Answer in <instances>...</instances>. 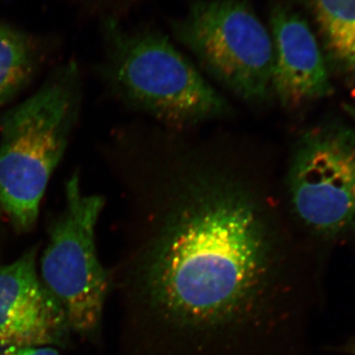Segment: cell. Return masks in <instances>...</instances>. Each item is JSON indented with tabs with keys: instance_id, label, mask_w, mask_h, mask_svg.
<instances>
[{
	"instance_id": "6da1fadb",
	"label": "cell",
	"mask_w": 355,
	"mask_h": 355,
	"mask_svg": "<svg viewBox=\"0 0 355 355\" xmlns=\"http://www.w3.org/2000/svg\"><path fill=\"white\" fill-rule=\"evenodd\" d=\"M125 355H286L294 268L241 184L187 180L121 268Z\"/></svg>"
},
{
	"instance_id": "3957f363",
	"label": "cell",
	"mask_w": 355,
	"mask_h": 355,
	"mask_svg": "<svg viewBox=\"0 0 355 355\" xmlns=\"http://www.w3.org/2000/svg\"><path fill=\"white\" fill-rule=\"evenodd\" d=\"M106 74L128 103L175 127L219 118L225 100L161 33L105 23Z\"/></svg>"
},
{
	"instance_id": "8fae6325",
	"label": "cell",
	"mask_w": 355,
	"mask_h": 355,
	"mask_svg": "<svg viewBox=\"0 0 355 355\" xmlns=\"http://www.w3.org/2000/svg\"><path fill=\"white\" fill-rule=\"evenodd\" d=\"M0 355H60L53 347H8L0 349Z\"/></svg>"
},
{
	"instance_id": "5bb4252c",
	"label": "cell",
	"mask_w": 355,
	"mask_h": 355,
	"mask_svg": "<svg viewBox=\"0 0 355 355\" xmlns=\"http://www.w3.org/2000/svg\"><path fill=\"white\" fill-rule=\"evenodd\" d=\"M1 214H2L1 210H0V218H1Z\"/></svg>"
},
{
	"instance_id": "5b68a950",
	"label": "cell",
	"mask_w": 355,
	"mask_h": 355,
	"mask_svg": "<svg viewBox=\"0 0 355 355\" xmlns=\"http://www.w3.org/2000/svg\"><path fill=\"white\" fill-rule=\"evenodd\" d=\"M174 32L210 76L241 99H272V35L247 0H197Z\"/></svg>"
},
{
	"instance_id": "7c38bea8",
	"label": "cell",
	"mask_w": 355,
	"mask_h": 355,
	"mask_svg": "<svg viewBox=\"0 0 355 355\" xmlns=\"http://www.w3.org/2000/svg\"><path fill=\"white\" fill-rule=\"evenodd\" d=\"M343 109H345V113L349 114L350 121L355 125V107L352 106V105L345 104L343 106Z\"/></svg>"
},
{
	"instance_id": "7a4b0ae2",
	"label": "cell",
	"mask_w": 355,
	"mask_h": 355,
	"mask_svg": "<svg viewBox=\"0 0 355 355\" xmlns=\"http://www.w3.org/2000/svg\"><path fill=\"white\" fill-rule=\"evenodd\" d=\"M76 62L58 65L29 98L0 116V210L28 232L64 158L83 106Z\"/></svg>"
},
{
	"instance_id": "30bf717a",
	"label": "cell",
	"mask_w": 355,
	"mask_h": 355,
	"mask_svg": "<svg viewBox=\"0 0 355 355\" xmlns=\"http://www.w3.org/2000/svg\"><path fill=\"white\" fill-rule=\"evenodd\" d=\"M39 64L40 51L34 40L0 21V106L31 83Z\"/></svg>"
},
{
	"instance_id": "4fadbf2b",
	"label": "cell",
	"mask_w": 355,
	"mask_h": 355,
	"mask_svg": "<svg viewBox=\"0 0 355 355\" xmlns=\"http://www.w3.org/2000/svg\"><path fill=\"white\" fill-rule=\"evenodd\" d=\"M345 352L347 354L355 355V340L354 342L349 343L347 347H345Z\"/></svg>"
},
{
	"instance_id": "52a82bcc",
	"label": "cell",
	"mask_w": 355,
	"mask_h": 355,
	"mask_svg": "<svg viewBox=\"0 0 355 355\" xmlns=\"http://www.w3.org/2000/svg\"><path fill=\"white\" fill-rule=\"evenodd\" d=\"M37 256L38 247H32L0 266V349L69 343V322L38 275Z\"/></svg>"
},
{
	"instance_id": "8992f818",
	"label": "cell",
	"mask_w": 355,
	"mask_h": 355,
	"mask_svg": "<svg viewBox=\"0 0 355 355\" xmlns=\"http://www.w3.org/2000/svg\"><path fill=\"white\" fill-rule=\"evenodd\" d=\"M292 209L317 237L355 234V125L331 121L306 132L288 173Z\"/></svg>"
},
{
	"instance_id": "9c48e42d",
	"label": "cell",
	"mask_w": 355,
	"mask_h": 355,
	"mask_svg": "<svg viewBox=\"0 0 355 355\" xmlns=\"http://www.w3.org/2000/svg\"><path fill=\"white\" fill-rule=\"evenodd\" d=\"M312 16L331 74L355 99V0H302Z\"/></svg>"
},
{
	"instance_id": "277c9868",
	"label": "cell",
	"mask_w": 355,
	"mask_h": 355,
	"mask_svg": "<svg viewBox=\"0 0 355 355\" xmlns=\"http://www.w3.org/2000/svg\"><path fill=\"white\" fill-rule=\"evenodd\" d=\"M64 209L51 222L41 257V279L62 306L70 331L87 340L101 334L112 275L96 250V226L105 207L101 196L87 195L74 173L65 184Z\"/></svg>"
},
{
	"instance_id": "ba28073f",
	"label": "cell",
	"mask_w": 355,
	"mask_h": 355,
	"mask_svg": "<svg viewBox=\"0 0 355 355\" xmlns=\"http://www.w3.org/2000/svg\"><path fill=\"white\" fill-rule=\"evenodd\" d=\"M270 35L275 50L273 95L282 106L299 108L333 94L323 50L304 17L288 7L275 6Z\"/></svg>"
}]
</instances>
